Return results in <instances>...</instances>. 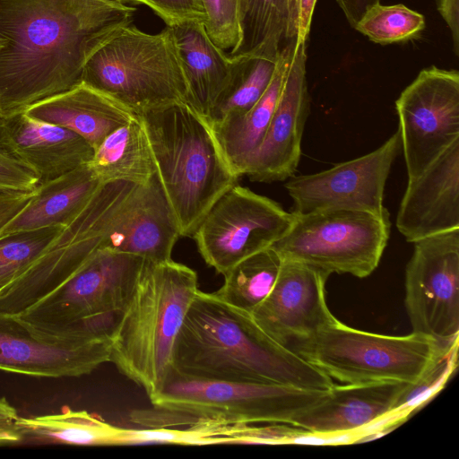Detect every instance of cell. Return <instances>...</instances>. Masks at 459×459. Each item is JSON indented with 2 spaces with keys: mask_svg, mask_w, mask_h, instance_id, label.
I'll use <instances>...</instances> for the list:
<instances>
[{
  "mask_svg": "<svg viewBox=\"0 0 459 459\" xmlns=\"http://www.w3.org/2000/svg\"><path fill=\"white\" fill-rule=\"evenodd\" d=\"M135 12L101 0H0V117L81 83L88 58Z\"/></svg>",
  "mask_w": 459,
  "mask_h": 459,
  "instance_id": "cell-1",
  "label": "cell"
},
{
  "mask_svg": "<svg viewBox=\"0 0 459 459\" xmlns=\"http://www.w3.org/2000/svg\"><path fill=\"white\" fill-rule=\"evenodd\" d=\"M174 371L213 381L279 384L328 390L325 372L268 335L251 313L198 290L177 338Z\"/></svg>",
  "mask_w": 459,
  "mask_h": 459,
  "instance_id": "cell-2",
  "label": "cell"
},
{
  "mask_svg": "<svg viewBox=\"0 0 459 459\" xmlns=\"http://www.w3.org/2000/svg\"><path fill=\"white\" fill-rule=\"evenodd\" d=\"M198 290L197 273L192 268L172 258L145 260L115 318L110 362L150 400L174 372L177 338Z\"/></svg>",
  "mask_w": 459,
  "mask_h": 459,
  "instance_id": "cell-3",
  "label": "cell"
},
{
  "mask_svg": "<svg viewBox=\"0 0 459 459\" xmlns=\"http://www.w3.org/2000/svg\"><path fill=\"white\" fill-rule=\"evenodd\" d=\"M138 116L180 237H192L214 202L238 178L223 158L207 121L186 103H171Z\"/></svg>",
  "mask_w": 459,
  "mask_h": 459,
  "instance_id": "cell-4",
  "label": "cell"
},
{
  "mask_svg": "<svg viewBox=\"0 0 459 459\" xmlns=\"http://www.w3.org/2000/svg\"><path fill=\"white\" fill-rule=\"evenodd\" d=\"M328 390L204 380L174 371L150 400L153 408L136 411L133 420L146 428L203 422L290 424L299 412L322 400Z\"/></svg>",
  "mask_w": 459,
  "mask_h": 459,
  "instance_id": "cell-5",
  "label": "cell"
},
{
  "mask_svg": "<svg viewBox=\"0 0 459 459\" xmlns=\"http://www.w3.org/2000/svg\"><path fill=\"white\" fill-rule=\"evenodd\" d=\"M82 82L136 115L186 103L187 82L172 27L148 33L133 23L118 29L85 63Z\"/></svg>",
  "mask_w": 459,
  "mask_h": 459,
  "instance_id": "cell-6",
  "label": "cell"
},
{
  "mask_svg": "<svg viewBox=\"0 0 459 459\" xmlns=\"http://www.w3.org/2000/svg\"><path fill=\"white\" fill-rule=\"evenodd\" d=\"M456 343L446 346L414 332L403 336L368 333L334 317L291 350L346 384L411 383Z\"/></svg>",
  "mask_w": 459,
  "mask_h": 459,
  "instance_id": "cell-7",
  "label": "cell"
},
{
  "mask_svg": "<svg viewBox=\"0 0 459 459\" xmlns=\"http://www.w3.org/2000/svg\"><path fill=\"white\" fill-rule=\"evenodd\" d=\"M390 230L388 211L325 209L294 214L289 230L271 247L282 260L300 262L329 274L365 278L378 266Z\"/></svg>",
  "mask_w": 459,
  "mask_h": 459,
  "instance_id": "cell-8",
  "label": "cell"
},
{
  "mask_svg": "<svg viewBox=\"0 0 459 459\" xmlns=\"http://www.w3.org/2000/svg\"><path fill=\"white\" fill-rule=\"evenodd\" d=\"M144 261L136 255L98 250L58 287L17 316L57 333L111 330Z\"/></svg>",
  "mask_w": 459,
  "mask_h": 459,
  "instance_id": "cell-9",
  "label": "cell"
},
{
  "mask_svg": "<svg viewBox=\"0 0 459 459\" xmlns=\"http://www.w3.org/2000/svg\"><path fill=\"white\" fill-rule=\"evenodd\" d=\"M293 219L275 201L235 184L214 202L192 237L204 262L223 275L243 259L271 247Z\"/></svg>",
  "mask_w": 459,
  "mask_h": 459,
  "instance_id": "cell-10",
  "label": "cell"
},
{
  "mask_svg": "<svg viewBox=\"0 0 459 459\" xmlns=\"http://www.w3.org/2000/svg\"><path fill=\"white\" fill-rule=\"evenodd\" d=\"M110 330L52 332L0 313V370L43 377L88 375L110 362Z\"/></svg>",
  "mask_w": 459,
  "mask_h": 459,
  "instance_id": "cell-11",
  "label": "cell"
},
{
  "mask_svg": "<svg viewBox=\"0 0 459 459\" xmlns=\"http://www.w3.org/2000/svg\"><path fill=\"white\" fill-rule=\"evenodd\" d=\"M405 307L412 332L446 346L458 342L459 229L414 242L405 271Z\"/></svg>",
  "mask_w": 459,
  "mask_h": 459,
  "instance_id": "cell-12",
  "label": "cell"
},
{
  "mask_svg": "<svg viewBox=\"0 0 459 459\" xmlns=\"http://www.w3.org/2000/svg\"><path fill=\"white\" fill-rule=\"evenodd\" d=\"M408 180L459 139V73L435 65L420 72L395 101Z\"/></svg>",
  "mask_w": 459,
  "mask_h": 459,
  "instance_id": "cell-13",
  "label": "cell"
},
{
  "mask_svg": "<svg viewBox=\"0 0 459 459\" xmlns=\"http://www.w3.org/2000/svg\"><path fill=\"white\" fill-rule=\"evenodd\" d=\"M401 150L397 130L368 154L317 173L290 177L285 188L293 201L291 212L306 214L336 208L385 212V183Z\"/></svg>",
  "mask_w": 459,
  "mask_h": 459,
  "instance_id": "cell-14",
  "label": "cell"
},
{
  "mask_svg": "<svg viewBox=\"0 0 459 459\" xmlns=\"http://www.w3.org/2000/svg\"><path fill=\"white\" fill-rule=\"evenodd\" d=\"M329 275L300 262L282 260L272 290L253 310V318L284 346L310 338L335 317L326 304Z\"/></svg>",
  "mask_w": 459,
  "mask_h": 459,
  "instance_id": "cell-15",
  "label": "cell"
},
{
  "mask_svg": "<svg viewBox=\"0 0 459 459\" xmlns=\"http://www.w3.org/2000/svg\"><path fill=\"white\" fill-rule=\"evenodd\" d=\"M306 63V41H298L264 137L245 172L252 181H284L298 168L310 106Z\"/></svg>",
  "mask_w": 459,
  "mask_h": 459,
  "instance_id": "cell-16",
  "label": "cell"
},
{
  "mask_svg": "<svg viewBox=\"0 0 459 459\" xmlns=\"http://www.w3.org/2000/svg\"><path fill=\"white\" fill-rule=\"evenodd\" d=\"M396 227L412 243L459 229V139L408 180Z\"/></svg>",
  "mask_w": 459,
  "mask_h": 459,
  "instance_id": "cell-17",
  "label": "cell"
},
{
  "mask_svg": "<svg viewBox=\"0 0 459 459\" xmlns=\"http://www.w3.org/2000/svg\"><path fill=\"white\" fill-rule=\"evenodd\" d=\"M0 147L37 174L38 186L89 163L94 154L79 134L23 111L0 117Z\"/></svg>",
  "mask_w": 459,
  "mask_h": 459,
  "instance_id": "cell-18",
  "label": "cell"
},
{
  "mask_svg": "<svg viewBox=\"0 0 459 459\" xmlns=\"http://www.w3.org/2000/svg\"><path fill=\"white\" fill-rule=\"evenodd\" d=\"M406 383L377 382L333 385L314 405L299 412L290 425L316 434H358L392 411Z\"/></svg>",
  "mask_w": 459,
  "mask_h": 459,
  "instance_id": "cell-19",
  "label": "cell"
},
{
  "mask_svg": "<svg viewBox=\"0 0 459 459\" xmlns=\"http://www.w3.org/2000/svg\"><path fill=\"white\" fill-rule=\"evenodd\" d=\"M23 112L74 132L94 150L106 136L136 115L83 82L67 91L31 105Z\"/></svg>",
  "mask_w": 459,
  "mask_h": 459,
  "instance_id": "cell-20",
  "label": "cell"
},
{
  "mask_svg": "<svg viewBox=\"0 0 459 459\" xmlns=\"http://www.w3.org/2000/svg\"><path fill=\"white\" fill-rule=\"evenodd\" d=\"M173 30L187 82L186 104L206 120L230 80L233 61L210 39L204 23Z\"/></svg>",
  "mask_w": 459,
  "mask_h": 459,
  "instance_id": "cell-21",
  "label": "cell"
},
{
  "mask_svg": "<svg viewBox=\"0 0 459 459\" xmlns=\"http://www.w3.org/2000/svg\"><path fill=\"white\" fill-rule=\"evenodd\" d=\"M101 184L87 163L39 185L25 207L0 230V237L48 226L68 225Z\"/></svg>",
  "mask_w": 459,
  "mask_h": 459,
  "instance_id": "cell-22",
  "label": "cell"
},
{
  "mask_svg": "<svg viewBox=\"0 0 459 459\" xmlns=\"http://www.w3.org/2000/svg\"><path fill=\"white\" fill-rule=\"evenodd\" d=\"M296 45L283 49L273 80L257 103L247 113L209 125L217 145L232 172L245 175L268 128L285 82Z\"/></svg>",
  "mask_w": 459,
  "mask_h": 459,
  "instance_id": "cell-23",
  "label": "cell"
},
{
  "mask_svg": "<svg viewBox=\"0 0 459 459\" xmlns=\"http://www.w3.org/2000/svg\"><path fill=\"white\" fill-rule=\"evenodd\" d=\"M299 12L300 0H242L243 39L230 56L278 58L298 43Z\"/></svg>",
  "mask_w": 459,
  "mask_h": 459,
  "instance_id": "cell-24",
  "label": "cell"
},
{
  "mask_svg": "<svg viewBox=\"0 0 459 459\" xmlns=\"http://www.w3.org/2000/svg\"><path fill=\"white\" fill-rule=\"evenodd\" d=\"M89 164L102 183H148L156 174V167L140 117L135 115L106 136L94 150Z\"/></svg>",
  "mask_w": 459,
  "mask_h": 459,
  "instance_id": "cell-25",
  "label": "cell"
},
{
  "mask_svg": "<svg viewBox=\"0 0 459 459\" xmlns=\"http://www.w3.org/2000/svg\"><path fill=\"white\" fill-rule=\"evenodd\" d=\"M21 443L74 446H117L119 427L86 411L64 410L58 414L20 417L15 421Z\"/></svg>",
  "mask_w": 459,
  "mask_h": 459,
  "instance_id": "cell-26",
  "label": "cell"
},
{
  "mask_svg": "<svg viewBox=\"0 0 459 459\" xmlns=\"http://www.w3.org/2000/svg\"><path fill=\"white\" fill-rule=\"evenodd\" d=\"M230 57L233 61L232 74L206 119L209 125L250 110L269 87L279 60V57L260 56Z\"/></svg>",
  "mask_w": 459,
  "mask_h": 459,
  "instance_id": "cell-27",
  "label": "cell"
},
{
  "mask_svg": "<svg viewBox=\"0 0 459 459\" xmlns=\"http://www.w3.org/2000/svg\"><path fill=\"white\" fill-rule=\"evenodd\" d=\"M282 259L273 247L261 250L235 264L221 287L212 293L226 303L252 313L272 290Z\"/></svg>",
  "mask_w": 459,
  "mask_h": 459,
  "instance_id": "cell-28",
  "label": "cell"
},
{
  "mask_svg": "<svg viewBox=\"0 0 459 459\" xmlns=\"http://www.w3.org/2000/svg\"><path fill=\"white\" fill-rule=\"evenodd\" d=\"M424 28V16L404 4H377L366 12L354 29L371 41L386 45L416 38Z\"/></svg>",
  "mask_w": 459,
  "mask_h": 459,
  "instance_id": "cell-29",
  "label": "cell"
},
{
  "mask_svg": "<svg viewBox=\"0 0 459 459\" xmlns=\"http://www.w3.org/2000/svg\"><path fill=\"white\" fill-rule=\"evenodd\" d=\"M64 227L48 226L0 237V290L31 265Z\"/></svg>",
  "mask_w": 459,
  "mask_h": 459,
  "instance_id": "cell-30",
  "label": "cell"
},
{
  "mask_svg": "<svg viewBox=\"0 0 459 459\" xmlns=\"http://www.w3.org/2000/svg\"><path fill=\"white\" fill-rule=\"evenodd\" d=\"M457 365L458 343L448 349L414 382L404 385L391 412H398L409 418L444 387Z\"/></svg>",
  "mask_w": 459,
  "mask_h": 459,
  "instance_id": "cell-31",
  "label": "cell"
},
{
  "mask_svg": "<svg viewBox=\"0 0 459 459\" xmlns=\"http://www.w3.org/2000/svg\"><path fill=\"white\" fill-rule=\"evenodd\" d=\"M206 14L204 23L210 39L230 55L243 39L242 0H201Z\"/></svg>",
  "mask_w": 459,
  "mask_h": 459,
  "instance_id": "cell-32",
  "label": "cell"
},
{
  "mask_svg": "<svg viewBox=\"0 0 459 459\" xmlns=\"http://www.w3.org/2000/svg\"><path fill=\"white\" fill-rule=\"evenodd\" d=\"M149 7L169 27L204 23L206 14L201 0H123Z\"/></svg>",
  "mask_w": 459,
  "mask_h": 459,
  "instance_id": "cell-33",
  "label": "cell"
},
{
  "mask_svg": "<svg viewBox=\"0 0 459 459\" xmlns=\"http://www.w3.org/2000/svg\"><path fill=\"white\" fill-rule=\"evenodd\" d=\"M39 184L37 174L0 147V193H30Z\"/></svg>",
  "mask_w": 459,
  "mask_h": 459,
  "instance_id": "cell-34",
  "label": "cell"
},
{
  "mask_svg": "<svg viewBox=\"0 0 459 459\" xmlns=\"http://www.w3.org/2000/svg\"><path fill=\"white\" fill-rule=\"evenodd\" d=\"M17 411L4 397L0 398V446L20 444L21 436L16 429Z\"/></svg>",
  "mask_w": 459,
  "mask_h": 459,
  "instance_id": "cell-35",
  "label": "cell"
},
{
  "mask_svg": "<svg viewBox=\"0 0 459 459\" xmlns=\"http://www.w3.org/2000/svg\"><path fill=\"white\" fill-rule=\"evenodd\" d=\"M34 192L0 193V230L25 207Z\"/></svg>",
  "mask_w": 459,
  "mask_h": 459,
  "instance_id": "cell-36",
  "label": "cell"
},
{
  "mask_svg": "<svg viewBox=\"0 0 459 459\" xmlns=\"http://www.w3.org/2000/svg\"><path fill=\"white\" fill-rule=\"evenodd\" d=\"M437 11L448 26L453 41V50L459 56V0H437Z\"/></svg>",
  "mask_w": 459,
  "mask_h": 459,
  "instance_id": "cell-37",
  "label": "cell"
},
{
  "mask_svg": "<svg viewBox=\"0 0 459 459\" xmlns=\"http://www.w3.org/2000/svg\"><path fill=\"white\" fill-rule=\"evenodd\" d=\"M350 25L354 29L359 21L372 6L381 0H336Z\"/></svg>",
  "mask_w": 459,
  "mask_h": 459,
  "instance_id": "cell-38",
  "label": "cell"
},
{
  "mask_svg": "<svg viewBox=\"0 0 459 459\" xmlns=\"http://www.w3.org/2000/svg\"><path fill=\"white\" fill-rule=\"evenodd\" d=\"M317 0H300L299 30L298 41H307Z\"/></svg>",
  "mask_w": 459,
  "mask_h": 459,
  "instance_id": "cell-39",
  "label": "cell"
},
{
  "mask_svg": "<svg viewBox=\"0 0 459 459\" xmlns=\"http://www.w3.org/2000/svg\"><path fill=\"white\" fill-rule=\"evenodd\" d=\"M101 1L111 4H116V5H121V4H126L123 0H101Z\"/></svg>",
  "mask_w": 459,
  "mask_h": 459,
  "instance_id": "cell-40",
  "label": "cell"
}]
</instances>
